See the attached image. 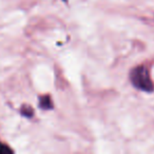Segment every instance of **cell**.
<instances>
[{
	"instance_id": "cell-1",
	"label": "cell",
	"mask_w": 154,
	"mask_h": 154,
	"mask_svg": "<svg viewBox=\"0 0 154 154\" xmlns=\"http://www.w3.org/2000/svg\"><path fill=\"white\" fill-rule=\"evenodd\" d=\"M131 80L133 85L140 90L147 92H151L153 90V84L150 78L149 72L145 66H139L135 68L131 73Z\"/></svg>"
},
{
	"instance_id": "cell-2",
	"label": "cell",
	"mask_w": 154,
	"mask_h": 154,
	"mask_svg": "<svg viewBox=\"0 0 154 154\" xmlns=\"http://www.w3.org/2000/svg\"><path fill=\"white\" fill-rule=\"evenodd\" d=\"M40 107H42L43 109H49L51 106V98L49 96H45V97H42L40 99Z\"/></svg>"
}]
</instances>
